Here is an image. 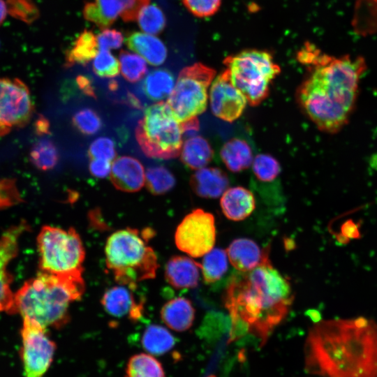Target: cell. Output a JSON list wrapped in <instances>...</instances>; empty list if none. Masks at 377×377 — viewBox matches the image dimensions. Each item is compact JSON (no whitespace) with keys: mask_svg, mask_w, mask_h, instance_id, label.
Segmentation results:
<instances>
[{"mask_svg":"<svg viewBox=\"0 0 377 377\" xmlns=\"http://www.w3.org/2000/svg\"><path fill=\"white\" fill-rule=\"evenodd\" d=\"M299 59L311 67L297 89L299 104L320 131L335 133L348 122L357 101L360 78L367 69L363 57H334L306 45Z\"/></svg>","mask_w":377,"mask_h":377,"instance_id":"1","label":"cell"},{"mask_svg":"<svg viewBox=\"0 0 377 377\" xmlns=\"http://www.w3.org/2000/svg\"><path fill=\"white\" fill-rule=\"evenodd\" d=\"M304 369L321 377H377V324L364 317L316 323L305 341Z\"/></svg>","mask_w":377,"mask_h":377,"instance_id":"2","label":"cell"},{"mask_svg":"<svg viewBox=\"0 0 377 377\" xmlns=\"http://www.w3.org/2000/svg\"><path fill=\"white\" fill-rule=\"evenodd\" d=\"M293 300L288 279L273 267L269 254L253 269L234 276L223 295L231 320L229 341L248 333L263 346L288 315Z\"/></svg>","mask_w":377,"mask_h":377,"instance_id":"3","label":"cell"},{"mask_svg":"<svg viewBox=\"0 0 377 377\" xmlns=\"http://www.w3.org/2000/svg\"><path fill=\"white\" fill-rule=\"evenodd\" d=\"M82 275H57L40 271L14 293L8 313H18L22 319L43 327L61 329L70 321L69 307L84 292Z\"/></svg>","mask_w":377,"mask_h":377,"instance_id":"4","label":"cell"},{"mask_svg":"<svg viewBox=\"0 0 377 377\" xmlns=\"http://www.w3.org/2000/svg\"><path fill=\"white\" fill-rule=\"evenodd\" d=\"M153 236L150 228L140 232L127 228L108 237L105 246V264L117 283L134 290L139 282L156 276L158 259L148 244Z\"/></svg>","mask_w":377,"mask_h":377,"instance_id":"5","label":"cell"},{"mask_svg":"<svg viewBox=\"0 0 377 377\" xmlns=\"http://www.w3.org/2000/svg\"><path fill=\"white\" fill-rule=\"evenodd\" d=\"M183 130L167 103L158 102L149 106L135 129L137 142L148 157L170 159L182 151Z\"/></svg>","mask_w":377,"mask_h":377,"instance_id":"6","label":"cell"},{"mask_svg":"<svg viewBox=\"0 0 377 377\" xmlns=\"http://www.w3.org/2000/svg\"><path fill=\"white\" fill-rule=\"evenodd\" d=\"M41 272L57 275H82L85 250L73 228L44 226L37 236Z\"/></svg>","mask_w":377,"mask_h":377,"instance_id":"7","label":"cell"},{"mask_svg":"<svg viewBox=\"0 0 377 377\" xmlns=\"http://www.w3.org/2000/svg\"><path fill=\"white\" fill-rule=\"evenodd\" d=\"M223 63L232 84L251 106L258 105L268 96L269 84L280 73L272 55L265 51L245 50L226 57Z\"/></svg>","mask_w":377,"mask_h":377,"instance_id":"8","label":"cell"},{"mask_svg":"<svg viewBox=\"0 0 377 377\" xmlns=\"http://www.w3.org/2000/svg\"><path fill=\"white\" fill-rule=\"evenodd\" d=\"M215 75L213 68L202 63H195L181 71L166 102L179 123L197 118L205 111L207 90Z\"/></svg>","mask_w":377,"mask_h":377,"instance_id":"9","label":"cell"},{"mask_svg":"<svg viewBox=\"0 0 377 377\" xmlns=\"http://www.w3.org/2000/svg\"><path fill=\"white\" fill-rule=\"evenodd\" d=\"M22 320L20 355L24 376L43 377L52 363L57 345L47 328L28 319Z\"/></svg>","mask_w":377,"mask_h":377,"instance_id":"10","label":"cell"},{"mask_svg":"<svg viewBox=\"0 0 377 377\" xmlns=\"http://www.w3.org/2000/svg\"><path fill=\"white\" fill-rule=\"evenodd\" d=\"M34 105L27 85L18 78H0V137L29 122Z\"/></svg>","mask_w":377,"mask_h":377,"instance_id":"11","label":"cell"},{"mask_svg":"<svg viewBox=\"0 0 377 377\" xmlns=\"http://www.w3.org/2000/svg\"><path fill=\"white\" fill-rule=\"evenodd\" d=\"M177 247L194 258L210 251L216 242L214 216L201 209L188 214L177 226L175 234Z\"/></svg>","mask_w":377,"mask_h":377,"instance_id":"12","label":"cell"},{"mask_svg":"<svg viewBox=\"0 0 377 377\" xmlns=\"http://www.w3.org/2000/svg\"><path fill=\"white\" fill-rule=\"evenodd\" d=\"M209 98L212 113L228 122L241 116L247 103L245 96L232 84L227 69L212 82Z\"/></svg>","mask_w":377,"mask_h":377,"instance_id":"13","label":"cell"},{"mask_svg":"<svg viewBox=\"0 0 377 377\" xmlns=\"http://www.w3.org/2000/svg\"><path fill=\"white\" fill-rule=\"evenodd\" d=\"M149 3V0H95L85 4L83 15L98 27L107 29L118 17L124 22L134 21Z\"/></svg>","mask_w":377,"mask_h":377,"instance_id":"14","label":"cell"},{"mask_svg":"<svg viewBox=\"0 0 377 377\" xmlns=\"http://www.w3.org/2000/svg\"><path fill=\"white\" fill-rule=\"evenodd\" d=\"M27 229V224L21 222L10 227L0 237V313H8L13 304V276L9 273L8 267L17 255L20 237Z\"/></svg>","mask_w":377,"mask_h":377,"instance_id":"15","label":"cell"},{"mask_svg":"<svg viewBox=\"0 0 377 377\" xmlns=\"http://www.w3.org/2000/svg\"><path fill=\"white\" fill-rule=\"evenodd\" d=\"M101 303L108 313L117 318L128 316L137 320L142 316V302H137L132 289L126 286H116L107 290Z\"/></svg>","mask_w":377,"mask_h":377,"instance_id":"16","label":"cell"},{"mask_svg":"<svg viewBox=\"0 0 377 377\" xmlns=\"http://www.w3.org/2000/svg\"><path fill=\"white\" fill-rule=\"evenodd\" d=\"M110 179L118 190L128 193L138 191L145 183L144 168L134 157L120 156L112 165Z\"/></svg>","mask_w":377,"mask_h":377,"instance_id":"17","label":"cell"},{"mask_svg":"<svg viewBox=\"0 0 377 377\" xmlns=\"http://www.w3.org/2000/svg\"><path fill=\"white\" fill-rule=\"evenodd\" d=\"M269 249L262 250L252 239L233 240L226 253L231 265L240 272H249L258 267L269 254Z\"/></svg>","mask_w":377,"mask_h":377,"instance_id":"18","label":"cell"},{"mask_svg":"<svg viewBox=\"0 0 377 377\" xmlns=\"http://www.w3.org/2000/svg\"><path fill=\"white\" fill-rule=\"evenodd\" d=\"M200 270V263L187 256H175L165 265V277L175 288H192L198 286Z\"/></svg>","mask_w":377,"mask_h":377,"instance_id":"19","label":"cell"},{"mask_svg":"<svg viewBox=\"0 0 377 377\" xmlns=\"http://www.w3.org/2000/svg\"><path fill=\"white\" fill-rule=\"evenodd\" d=\"M194 193L205 198H216L228 188L227 175L219 168H202L197 170L191 178Z\"/></svg>","mask_w":377,"mask_h":377,"instance_id":"20","label":"cell"},{"mask_svg":"<svg viewBox=\"0 0 377 377\" xmlns=\"http://www.w3.org/2000/svg\"><path fill=\"white\" fill-rule=\"evenodd\" d=\"M221 207L223 214L230 220L242 221L254 210L256 201L253 194L242 186L228 188L221 198Z\"/></svg>","mask_w":377,"mask_h":377,"instance_id":"21","label":"cell"},{"mask_svg":"<svg viewBox=\"0 0 377 377\" xmlns=\"http://www.w3.org/2000/svg\"><path fill=\"white\" fill-rule=\"evenodd\" d=\"M195 313L189 300L178 297L169 300L162 306L160 316L162 321L169 328L177 332H184L193 325Z\"/></svg>","mask_w":377,"mask_h":377,"instance_id":"22","label":"cell"},{"mask_svg":"<svg viewBox=\"0 0 377 377\" xmlns=\"http://www.w3.org/2000/svg\"><path fill=\"white\" fill-rule=\"evenodd\" d=\"M128 47L152 66L161 65L167 57L164 43L154 35L134 32L126 40Z\"/></svg>","mask_w":377,"mask_h":377,"instance_id":"23","label":"cell"},{"mask_svg":"<svg viewBox=\"0 0 377 377\" xmlns=\"http://www.w3.org/2000/svg\"><path fill=\"white\" fill-rule=\"evenodd\" d=\"M220 155L226 168L233 172H239L252 165L253 154L249 144L244 140L233 138L222 147Z\"/></svg>","mask_w":377,"mask_h":377,"instance_id":"24","label":"cell"},{"mask_svg":"<svg viewBox=\"0 0 377 377\" xmlns=\"http://www.w3.org/2000/svg\"><path fill=\"white\" fill-rule=\"evenodd\" d=\"M181 159L188 168L199 170L205 168L213 157V149L208 141L201 136L188 138L183 144Z\"/></svg>","mask_w":377,"mask_h":377,"instance_id":"25","label":"cell"},{"mask_svg":"<svg viewBox=\"0 0 377 377\" xmlns=\"http://www.w3.org/2000/svg\"><path fill=\"white\" fill-rule=\"evenodd\" d=\"M98 49L97 37L92 31L84 30L76 39L73 47L66 52L65 66L89 63L98 54Z\"/></svg>","mask_w":377,"mask_h":377,"instance_id":"26","label":"cell"},{"mask_svg":"<svg viewBox=\"0 0 377 377\" xmlns=\"http://www.w3.org/2000/svg\"><path fill=\"white\" fill-rule=\"evenodd\" d=\"M142 346L150 354L161 355L170 351L175 344V338L164 327L151 324L142 334Z\"/></svg>","mask_w":377,"mask_h":377,"instance_id":"27","label":"cell"},{"mask_svg":"<svg viewBox=\"0 0 377 377\" xmlns=\"http://www.w3.org/2000/svg\"><path fill=\"white\" fill-rule=\"evenodd\" d=\"M175 86L172 73L163 68L151 71L143 82V90L150 100L159 101L168 98Z\"/></svg>","mask_w":377,"mask_h":377,"instance_id":"28","label":"cell"},{"mask_svg":"<svg viewBox=\"0 0 377 377\" xmlns=\"http://www.w3.org/2000/svg\"><path fill=\"white\" fill-rule=\"evenodd\" d=\"M125 377H165V374L156 358L149 354L139 353L129 358Z\"/></svg>","mask_w":377,"mask_h":377,"instance_id":"29","label":"cell"},{"mask_svg":"<svg viewBox=\"0 0 377 377\" xmlns=\"http://www.w3.org/2000/svg\"><path fill=\"white\" fill-rule=\"evenodd\" d=\"M353 27L361 34H377V0H356Z\"/></svg>","mask_w":377,"mask_h":377,"instance_id":"30","label":"cell"},{"mask_svg":"<svg viewBox=\"0 0 377 377\" xmlns=\"http://www.w3.org/2000/svg\"><path fill=\"white\" fill-rule=\"evenodd\" d=\"M228 255L222 249H212L202 259L201 272L207 283H214L225 274L228 269Z\"/></svg>","mask_w":377,"mask_h":377,"instance_id":"31","label":"cell"},{"mask_svg":"<svg viewBox=\"0 0 377 377\" xmlns=\"http://www.w3.org/2000/svg\"><path fill=\"white\" fill-rule=\"evenodd\" d=\"M29 156L32 164L43 171L54 168L59 161L58 149L49 139L36 142L31 149Z\"/></svg>","mask_w":377,"mask_h":377,"instance_id":"32","label":"cell"},{"mask_svg":"<svg viewBox=\"0 0 377 377\" xmlns=\"http://www.w3.org/2000/svg\"><path fill=\"white\" fill-rule=\"evenodd\" d=\"M175 177L163 166L149 168L145 173V184L148 191L155 195H163L175 185Z\"/></svg>","mask_w":377,"mask_h":377,"instance_id":"33","label":"cell"},{"mask_svg":"<svg viewBox=\"0 0 377 377\" xmlns=\"http://www.w3.org/2000/svg\"><path fill=\"white\" fill-rule=\"evenodd\" d=\"M137 18L139 27L146 34H158L165 26V15L156 4L145 6L140 10Z\"/></svg>","mask_w":377,"mask_h":377,"instance_id":"34","label":"cell"},{"mask_svg":"<svg viewBox=\"0 0 377 377\" xmlns=\"http://www.w3.org/2000/svg\"><path fill=\"white\" fill-rule=\"evenodd\" d=\"M119 65L123 77L130 82H138L147 71V64L142 57L124 50L119 53Z\"/></svg>","mask_w":377,"mask_h":377,"instance_id":"35","label":"cell"},{"mask_svg":"<svg viewBox=\"0 0 377 377\" xmlns=\"http://www.w3.org/2000/svg\"><path fill=\"white\" fill-rule=\"evenodd\" d=\"M252 169L256 177L263 182H270L276 179L281 172L278 161L268 154H258L253 161Z\"/></svg>","mask_w":377,"mask_h":377,"instance_id":"36","label":"cell"},{"mask_svg":"<svg viewBox=\"0 0 377 377\" xmlns=\"http://www.w3.org/2000/svg\"><path fill=\"white\" fill-rule=\"evenodd\" d=\"M73 124L81 133L93 135L102 127L103 123L98 113L91 108H82L73 117Z\"/></svg>","mask_w":377,"mask_h":377,"instance_id":"37","label":"cell"},{"mask_svg":"<svg viewBox=\"0 0 377 377\" xmlns=\"http://www.w3.org/2000/svg\"><path fill=\"white\" fill-rule=\"evenodd\" d=\"M120 65L109 50H100L93 61V71L101 77L112 78L119 73Z\"/></svg>","mask_w":377,"mask_h":377,"instance_id":"38","label":"cell"},{"mask_svg":"<svg viewBox=\"0 0 377 377\" xmlns=\"http://www.w3.org/2000/svg\"><path fill=\"white\" fill-rule=\"evenodd\" d=\"M23 202L16 179H0V210L13 207Z\"/></svg>","mask_w":377,"mask_h":377,"instance_id":"39","label":"cell"},{"mask_svg":"<svg viewBox=\"0 0 377 377\" xmlns=\"http://www.w3.org/2000/svg\"><path fill=\"white\" fill-rule=\"evenodd\" d=\"M88 154L91 159L111 161L116 156L114 142L109 138L100 137L90 145Z\"/></svg>","mask_w":377,"mask_h":377,"instance_id":"40","label":"cell"},{"mask_svg":"<svg viewBox=\"0 0 377 377\" xmlns=\"http://www.w3.org/2000/svg\"><path fill=\"white\" fill-rule=\"evenodd\" d=\"M182 2L193 15L207 17L218 11L221 0H182Z\"/></svg>","mask_w":377,"mask_h":377,"instance_id":"41","label":"cell"},{"mask_svg":"<svg viewBox=\"0 0 377 377\" xmlns=\"http://www.w3.org/2000/svg\"><path fill=\"white\" fill-rule=\"evenodd\" d=\"M96 37L99 50L118 49L124 41L122 34L115 29H104Z\"/></svg>","mask_w":377,"mask_h":377,"instance_id":"42","label":"cell"},{"mask_svg":"<svg viewBox=\"0 0 377 377\" xmlns=\"http://www.w3.org/2000/svg\"><path fill=\"white\" fill-rule=\"evenodd\" d=\"M110 161L102 159H91L89 163V171L92 175L98 178L107 177L111 171Z\"/></svg>","mask_w":377,"mask_h":377,"instance_id":"43","label":"cell"},{"mask_svg":"<svg viewBox=\"0 0 377 377\" xmlns=\"http://www.w3.org/2000/svg\"><path fill=\"white\" fill-rule=\"evenodd\" d=\"M341 236L344 240H349V239H355L360 237V230L358 225L355 224L352 220H348L346 221L341 228Z\"/></svg>","mask_w":377,"mask_h":377,"instance_id":"44","label":"cell"},{"mask_svg":"<svg viewBox=\"0 0 377 377\" xmlns=\"http://www.w3.org/2000/svg\"><path fill=\"white\" fill-rule=\"evenodd\" d=\"M76 82L80 89L86 95L96 98V94L91 80L84 75H79Z\"/></svg>","mask_w":377,"mask_h":377,"instance_id":"45","label":"cell"},{"mask_svg":"<svg viewBox=\"0 0 377 377\" xmlns=\"http://www.w3.org/2000/svg\"><path fill=\"white\" fill-rule=\"evenodd\" d=\"M34 128L36 134L39 135H45L50 133V123L46 117L40 115L34 124Z\"/></svg>","mask_w":377,"mask_h":377,"instance_id":"46","label":"cell"},{"mask_svg":"<svg viewBox=\"0 0 377 377\" xmlns=\"http://www.w3.org/2000/svg\"><path fill=\"white\" fill-rule=\"evenodd\" d=\"M8 13V4L4 0H0V26L5 20Z\"/></svg>","mask_w":377,"mask_h":377,"instance_id":"47","label":"cell"}]
</instances>
